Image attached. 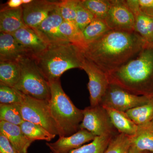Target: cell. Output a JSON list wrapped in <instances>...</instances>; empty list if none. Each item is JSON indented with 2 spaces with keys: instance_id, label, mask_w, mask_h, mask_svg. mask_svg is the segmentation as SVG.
Segmentation results:
<instances>
[{
  "instance_id": "cell-1",
  "label": "cell",
  "mask_w": 153,
  "mask_h": 153,
  "mask_svg": "<svg viewBox=\"0 0 153 153\" xmlns=\"http://www.w3.org/2000/svg\"><path fill=\"white\" fill-rule=\"evenodd\" d=\"M147 43L135 31L111 30L88 44L83 53L86 59L108 74L135 57Z\"/></svg>"
},
{
  "instance_id": "cell-2",
  "label": "cell",
  "mask_w": 153,
  "mask_h": 153,
  "mask_svg": "<svg viewBox=\"0 0 153 153\" xmlns=\"http://www.w3.org/2000/svg\"><path fill=\"white\" fill-rule=\"evenodd\" d=\"M110 83L133 94L153 97V45L147 43L139 54L107 74Z\"/></svg>"
},
{
  "instance_id": "cell-3",
  "label": "cell",
  "mask_w": 153,
  "mask_h": 153,
  "mask_svg": "<svg viewBox=\"0 0 153 153\" xmlns=\"http://www.w3.org/2000/svg\"><path fill=\"white\" fill-rule=\"evenodd\" d=\"M34 58L49 82L60 79L69 69H82L85 56L82 49L66 41L49 44L44 52Z\"/></svg>"
},
{
  "instance_id": "cell-4",
  "label": "cell",
  "mask_w": 153,
  "mask_h": 153,
  "mask_svg": "<svg viewBox=\"0 0 153 153\" xmlns=\"http://www.w3.org/2000/svg\"><path fill=\"white\" fill-rule=\"evenodd\" d=\"M49 83L51 88L49 108L60 131L59 137L69 136L79 130L83 118V110L75 106L63 91L60 79Z\"/></svg>"
},
{
  "instance_id": "cell-5",
  "label": "cell",
  "mask_w": 153,
  "mask_h": 153,
  "mask_svg": "<svg viewBox=\"0 0 153 153\" xmlns=\"http://www.w3.org/2000/svg\"><path fill=\"white\" fill-rule=\"evenodd\" d=\"M19 61L21 76L14 88L25 95L49 102L51 97L50 83L38 68L35 59L25 56Z\"/></svg>"
},
{
  "instance_id": "cell-6",
  "label": "cell",
  "mask_w": 153,
  "mask_h": 153,
  "mask_svg": "<svg viewBox=\"0 0 153 153\" xmlns=\"http://www.w3.org/2000/svg\"><path fill=\"white\" fill-rule=\"evenodd\" d=\"M20 105L24 121L41 126L52 134L60 136L59 129L50 111L49 102L33 98L22 93Z\"/></svg>"
},
{
  "instance_id": "cell-7",
  "label": "cell",
  "mask_w": 153,
  "mask_h": 153,
  "mask_svg": "<svg viewBox=\"0 0 153 153\" xmlns=\"http://www.w3.org/2000/svg\"><path fill=\"white\" fill-rule=\"evenodd\" d=\"M83 114L79 129L86 130L95 136H114L119 133L113 126L106 109L100 105L85 108Z\"/></svg>"
},
{
  "instance_id": "cell-8",
  "label": "cell",
  "mask_w": 153,
  "mask_h": 153,
  "mask_svg": "<svg viewBox=\"0 0 153 153\" xmlns=\"http://www.w3.org/2000/svg\"><path fill=\"white\" fill-rule=\"evenodd\" d=\"M152 98L133 94L115 84L110 83L100 105L104 108L126 112L147 103Z\"/></svg>"
},
{
  "instance_id": "cell-9",
  "label": "cell",
  "mask_w": 153,
  "mask_h": 153,
  "mask_svg": "<svg viewBox=\"0 0 153 153\" xmlns=\"http://www.w3.org/2000/svg\"><path fill=\"white\" fill-rule=\"evenodd\" d=\"M82 69L88 76L91 106L100 105L110 84L107 74L85 57Z\"/></svg>"
},
{
  "instance_id": "cell-10",
  "label": "cell",
  "mask_w": 153,
  "mask_h": 153,
  "mask_svg": "<svg viewBox=\"0 0 153 153\" xmlns=\"http://www.w3.org/2000/svg\"><path fill=\"white\" fill-rule=\"evenodd\" d=\"M111 6L105 19L110 30L134 31V17L125 0H111Z\"/></svg>"
},
{
  "instance_id": "cell-11",
  "label": "cell",
  "mask_w": 153,
  "mask_h": 153,
  "mask_svg": "<svg viewBox=\"0 0 153 153\" xmlns=\"http://www.w3.org/2000/svg\"><path fill=\"white\" fill-rule=\"evenodd\" d=\"M59 1L35 0L22 5L23 18L26 26L36 29L52 11L57 8Z\"/></svg>"
},
{
  "instance_id": "cell-12",
  "label": "cell",
  "mask_w": 153,
  "mask_h": 153,
  "mask_svg": "<svg viewBox=\"0 0 153 153\" xmlns=\"http://www.w3.org/2000/svg\"><path fill=\"white\" fill-rule=\"evenodd\" d=\"M30 57L35 58L41 54L49 45L36 30L25 26L13 34Z\"/></svg>"
},
{
  "instance_id": "cell-13",
  "label": "cell",
  "mask_w": 153,
  "mask_h": 153,
  "mask_svg": "<svg viewBox=\"0 0 153 153\" xmlns=\"http://www.w3.org/2000/svg\"><path fill=\"white\" fill-rule=\"evenodd\" d=\"M95 135L85 129H79L71 135L59 137L54 143H47L46 145L52 153H68L93 140Z\"/></svg>"
},
{
  "instance_id": "cell-14",
  "label": "cell",
  "mask_w": 153,
  "mask_h": 153,
  "mask_svg": "<svg viewBox=\"0 0 153 153\" xmlns=\"http://www.w3.org/2000/svg\"><path fill=\"white\" fill-rule=\"evenodd\" d=\"M63 21L58 6L37 28L33 29L49 44L68 41L60 33V27Z\"/></svg>"
},
{
  "instance_id": "cell-15",
  "label": "cell",
  "mask_w": 153,
  "mask_h": 153,
  "mask_svg": "<svg viewBox=\"0 0 153 153\" xmlns=\"http://www.w3.org/2000/svg\"><path fill=\"white\" fill-rule=\"evenodd\" d=\"M0 133L7 138L19 153H27L33 142L26 137L20 126L6 122L0 121Z\"/></svg>"
},
{
  "instance_id": "cell-16",
  "label": "cell",
  "mask_w": 153,
  "mask_h": 153,
  "mask_svg": "<svg viewBox=\"0 0 153 153\" xmlns=\"http://www.w3.org/2000/svg\"><path fill=\"white\" fill-rule=\"evenodd\" d=\"M25 56H29L13 35L0 33V60L18 61Z\"/></svg>"
},
{
  "instance_id": "cell-17",
  "label": "cell",
  "mask_w": 153,
  "mask_h": 153,
  "mask_svg": "<svg viewBox=\"0 0 153 153\" xmlns=\"http://www.w3.org/2000/svg\"><path fill=\"white\" fill-rule=\"evenodd\" d=\"M22 6L16 9L4 7L0 12V32L13 35L25 27Z\"/></svg>"
},
{
  "instance_id": "cell-18",
  "label": "cell",
  "mask_w": 153,
  "mask_h": 153,
  "mask_svg": "<svg viewBox=\"0 0 153 153\" xmlns=\"http://www.w3.org/2000/svg\"><path fill=\"white\" fill-rule=\"evenodd\" d=\"M113 126L119 133L131 137L137 132L138 126L130 118L126 112L105 108Z\"/></svg>"
},
{
  "instance_id": "cell-19",
  "label": "cell",
  "mask_w": 153,
  "mask_h": 153,
  "mask_svg": "<svg viewBox=\"0 0 153 153\" xmlns=\"http://www.w3.org/2000/svg\"><path fill=\"white\" fill-rule=\"evenodd\" d=\"M21 73L19 61L0 60V85L14 88L19 82Z\"/></svg>"
},
{
  "instance_id": "cell-20",
  "label": "cell",
  "mask_w": 153,
  "mask_h": 153,
  "mask_svg": "<svg viewBox=\"0 0 153 153\" xmlns=\"http://www.w3.org/2000/svg\"><path fill=\"white\" fill-rule=\"evenodd\" d=\"M130 137L131 146L140 151L153 153V128L147 125L138 126L137 132Z\"/></svg>"
},
{
  "instance_id": "cell-21",
  "label": "cell",
  "mask_w": 153,
  "mask_h": 153,
  "mask_svg": "<svg viewBox=\"0 0 153 153\" xmlns=\"http://www.w3.org/2000/svg\"><path fill=\"white\" fill-rule=\"evenodd\" d=\"M62 36L68 42L84 51L87 46L83 32L74 22L63 21L60 27Z\"/></svg>"
},
{
  "instance_id": "cell-22",
  "label": "cell",
  "mask_w": 153,
  "mask_h": 153,
  "mask_svg": "<svg viewBox=\"0 0 153 153\" xmlns=\"http://www.w3.org/2000/svg\"><path fill=\"white\" fill-rule=\"evenodd\" d=\"M134 17V31L148 43L151 44L147 29V16L141 12L138 7L137 0H125Z\"/></svg>"
},
{
  "instance_id": "cell-23",
  "label": "cell",
  "mask_w": 153,
  "mask_h": 153,
  "mask_svg": "<svg viewBox=\"0 0 153 153\" xmlns=\"http://www.w3.org/2000/svg\"><path fill=\"white\" fill-rule=\"evenodd\" d=\"M126 112L137 126H144L150 123L153 120V97L147 103Z\"/></svg>"
},
{
  "instance_id": "cell-24",
  "label": "cell",
  "mask_w": 153,
  "mask_h": 153,
  "mask_svg": "<svg viewBox=\"0 0 153 153\" xmlns=\"http://www.w3.org/2000/svg\"><path fill=\"white\" fill-rule=\"evenodd\" d=\"M20 127L26 137L33 142L36 140L49 142L56 137L41 126L27 121H24Z\"/></svg>"
},
{
  "instance_id": "cell-25",
  "label": "cell",
  "mask_w": 153,
  "mask_h": 153,
  "mask_svg": "<svg viewBox=\"0 0 153 153\" xmlns=\"http://www.w3.org/2000/svg\"><path fill=\"white\" fill-rule=\"evenodd\" d=\"M111 30L104 20L94 18L82 32L85 41L88 44L100 38Z\"/></svg>"
},
{
  "instance_id": "cell-26",
  "label": "cell",
  "mask_w": 153,
  "mask_h": 153,
  "mask_svg": "<svg viewBox=\"0 0 153 153\" xmlns=\"http://www.w3.org/2000/svg\"><path fill=\"white\" fill-rule=\"evenodd\" d=\"M0 121L21 126L24 120L20 104H0Z\"/></svg>"
},
{
  "instance_id": "cell-27",
  "label": "cell",
  "mask_w": 153,
  "mask_h": 153,
  "mask_svg": "<svg viewBox=\"0 0 153 153\" xmlns=\"http://www.w3.org/2000/svg\"><path fill=\"white\" fill-rule=\"evenodd\" d=\"M114 136H96L91 143L83 145L68 153H104L111 140Z\"/></svg>"
},
{
  "instance_id": "cell-28",
  "label": "cell",
  "mask_w": 153,
  "mask_h": 153,
  "mask_svg": "<svg viewBox=\"0 0 153 153\" xmlns=\"http://www.w3.org/2000/svg\"><path fill=\"white\" fill-rule=\"evenodd\" d=\"M80 2L94 18L104 20L111 6V0H80Z\"/></svg>"
},
{
  "instance_id": "cell-29",
  "label": "cell",
  "mask_w": 153,
  "mask_h": 153,
  "mask_svg": "<svg viewBox=\"0 0 153 153\" xmlns=\"http://www.w3.org/2000/svg\"><path fill=\"white\" fill-rule=\"evenodd\" d=\"M131 147L130 137L119 133L113 137L104 153H128Z\"/></svg>"
},
{
  "instance_id": "cell-30",
  "label": "cell",
  "mask_w": 153,
  "mask_h": 153,
  "mask_svg": "<svg viewBox=\"0 0 153 153\" xmlns=\"http://www.w3.org/2000/svg\"><path fill=\"white\" fill-rule=\"evenodd\" d=\"M22 93L14 88L0 85L1 104H21Z\"/></svg>"
},
{
  "instance_id": "cell-31",
  "label": "cell",
  "mask_w": 153,
  "mask_h": 153,
  "mask_svg": "<svg viewBox=\"0 0 153 153\" xmlns=\"http://www.w3.org/2000/svg\"><path fill=\"white\" fill-rule=\"evenodd\" d=\"M79 0H63L60 1L58 9L63 21L74 22L76 9Z\"/></svg>"
},
{
  "instance_id": "cell-32",
  "label": "cell",
  "mask_w": 153,
  "mask_h": 153,
  "mask_svg": "<svg viewBox=\"0 0 153 153\" xmlns=\"http://www.w3.org/2000/svg\"><path fill=\"white\" fill-rule=\"evenodd\" d=\"M92 14L81 3L80 0L77 6L76 16L74 22L83 32L88 25L94 19Z\"/></svg>"
},
{
  "instance_id": "cell-33",
  "label": "cell",
  "mask_w": 153,
  "mask_h": 153,
  "mask_svg": "<svg viewBox=\"0 0 153 153\" xmlns=\"http://www.w3.org/2000/svg\"><path fill=\"white\" fill-rule=\"evenodd\" d=\"M139 9L149 16L153 17V0H137Z\"/></svg>"
},
{
  "instance_id": "cell-34",
  "label": "cell",
  "mask_w": 153,
  "mask_h": 153,
  "mask_svg": "<svg viewBox=\"0 0 153 153\" xmlns=\"http://www.w3.org/2000/svg\"><path fill=\"white\" fill-rule=\"evenodd\" d=\"M0 153H19L1 133H0Z\"/></svg>"
},
{
  "instance_id": "cell-35",
  "label": "cell",
  "mask_w": 153,
  "mask_h": 153,
  "mask_svg": "<svg viewBox=\"0 0 153 153\" xmlns=\"http://www.w3.org/2000/svg\"><path fill=\"white\" fill-rule=\"evenodd\" d=\"M22 0H9L6 4V7H4L16 9L22 7Z\"/></svg>"
},
{
  "instance_id": "cell-36",
  "label": "cell",
  "mask_w": 153,
  "mask_h": 153,
  "mask_svg": "<svg viewBox=\"0 0 153 153\" xmlns=\"http://www.w3.org/2000/svg\"><path fill=\"white\" fill-rule=\"evenodd\" d=\"M147 29L151 43L152 44V39L153 35V17L147 16Z\"/></svg>"
},
{
  "instance_id": "cell-37",
  "label": "cell",
  "mask_w": 153,
  "mask_h": 153,
  "mask_svg": "<svg viewBox=\"0 0 153 153\" xmlns=\"http://www.w3.org/2000/svg\"><path fill=\"white\" fill-rule=\"evenodd\" d=\"M147 152H142V151H140L138 150L137 149L134 147H131L128 153H148Z\"/></svg>"
},
{
  "instance_id": "cell-38",
  "label": "cell",
  "mask_w": 153,
  "mask_h": 153,
  "mask_svg": "<svg viewBox=\"0 0 153 153\" xmlns=\"http://www.w3.org/2000/svg\"><path fill=\"white\" fill-rule=\"evenodd\" d=\"M33 0H22L23 4H27L32 1Z\"/></svg>"
},
{
  "instance_id": "cell-39",
  "label": "cell",
  "mask_w": 153,
  "mask_h": 153,
  "mask_svg": "<svg viewBox=\"0 0 153 153\" xmlns=\"http://www.w3.org/2000/svg\"><path fill=\"white\" fill-rule=\"evenodd\" d=\"M147 125L149 126L150 127L152 128H153V120L151 121L150 123L147 124Z\"/></svg>"
},
{
  "instance_id": "cell-40",
  "label": "cell",
  "mask_w": 153,
  "mask_h": 153,
  "mask_svg": "<svg viewBox=\"0 0 153 153\" xmlns=\"http://www.w3.org/2000/svg\"><path fill=\"white\" fill-rule=\"evenodd\" d=\"M152 44L153 45V35L152 36Z\"/></svg>"
},
{
  "instance_id": "cell-41",
  "label": "cell",
  "mask_w": 153,
  "mask_h": 153,
  "mask_svg": "<svg viewBox=\"0 0 153 153\" xmlns=\"http://www.w3.org/2000/svg\"><path fill=\"white\" fill-rule=\"evenodd\" d=\"M153 153L152 152H148V153Z\"/></svg>"
},
{
  "instance_id": "cell-42",
  "label": "cell",
  "mask_w": 153,
  "mask_h": 153,
  "mask_svg": "<svg viewBox=\"0 0 153 153\" xmlns=\"http://www.w3.org/2000/svg\"><path fill=\"white\" fill-rule=\"evenodd\" d=\"M50 153H52V152H50Z\"/></svg>"
}]
</instances>
